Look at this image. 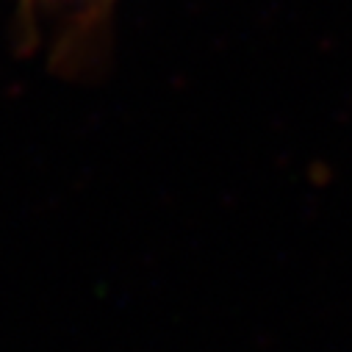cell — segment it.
I'll list each match as a JSON object with an SVG mask.
<instances>
[{
    "instance_id": "cell-1",
    "label": "cell",
    "mask_w": 352,
    "mask_h": 352,
    "mask_svg": "<svg viewBox=\"0 0 352 352\" xmlns=\"http://www.w3.org/2000/svg\"><path fill=\"white\" fill-rule=\"evenodd\" d=\"M39 3H61V0H20V6H23L25 12H34Z\"/></svg>"
}]
</instances>
